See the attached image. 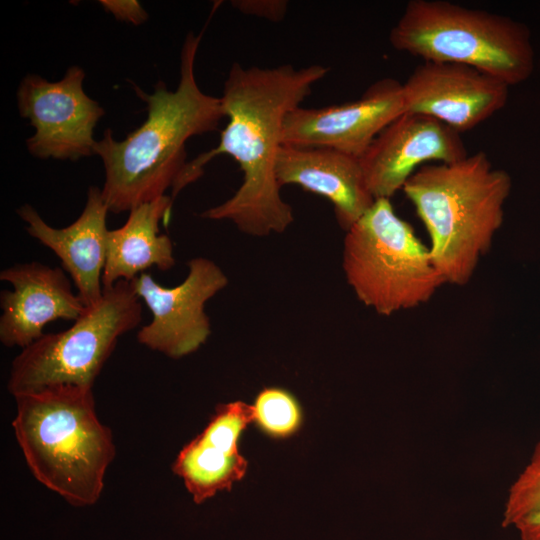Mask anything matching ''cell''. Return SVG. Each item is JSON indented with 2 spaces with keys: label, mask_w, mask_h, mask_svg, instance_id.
<instances>
[{
  "label": "cell",
  "mask_w": 540,
  "mask_h": 540,
  "mask_svg": "<svg viewBox=\"0 0 540 540\" xmlns=\"http://www.w3.org/2000/svg\"><path fill=\"white\" fill-rule=\"evenodd\" d=\"M232 6L240 12L278 22L284 19L288 1L284 0H236Z\"/></svg>",
  "instance_id": "ffe728a7"
},
{
  "label": "cell",
  "mask_w": 540,
  "mask_h": 540,
  "mask_svg": "<svg viewBox=\"0 0 540 540\" xmlns=\"http://www.w3.org/2000/svg\"><path fill=\"white\" fill-rule=\"evenodd\" d=\"M280 187L287 184L328 199L347 231L373 204L360 159L327 147L282 145L276 166Z\"/></svg>",
  "instance_id": "2e32d148"
},
{
  "label": "cell",
  "mask_w": 540,
  "mask_h": 540,
  "mask_svg": "<svg viewBox=\"0 0 540 540\" xmlns=\"http://www.w3.org/2000/svg\"><path fill=\"white\" fill-rule=\"evenodd\" d=\"M100 4L107 12L113 14V16L120 21L139 25L148 18V14L140 3L134 0H102L100 1Z\"/></svg>",
  "instance_id": "44dd1931"
},
{
  "label": "cell",
  "mask_w": 540,
  "mask_h": 540,
  "mask_svg": "<svg viewBox=\"0 0 540 540\" xmlns=\"http://www.w3.org/2000/svg\"><path fill=\"white\" fill-rule=\"evenodd\" d=\"M11 290L0 293V341L6 347L29 346L55 320H77L87 309L72 289L65 270L37 261L16 264L0 272Z\"/></svg>",
  "instance_id": "4fadbf2b"
},
{
  "label": "cell",
  "mask_w": 540,
  "mask_h": 540,
  "mask_svg": "<svg viewBox=\"0 0 540 540\" xmlns=\"http://www.w3.org/2000/svg\"><path fill=\"white\" fill-rule=\"evenodd\" d=\"M513 527L520 540H540V511L524 517Z\"/></svg>",
  "instance_id": "7402d4cb"
},
{
  "label": "cell",
  "mask_w": 540,
  "mask_h": 540,
  "mask_svg": "<svg viewBox=\"0 0 540 540\" xmlns=\"http://www.w3.org/2000/svg\"><path fill=\"white\" fill-rule=\"evenodd\" d=\"M173 198L162 196L129 211L123 226L109 230L103 288L120 280L132 281L151 267L167 271L175 265L171 239L159 233V223L167 219Z\"/></svg>",
  "instance_id": "e0dca14e"
},
{
  "label": "cell",
  "mask_w": 540,
  "mask_h": 540,
  "mask_svg": "<svg viewBox=\"0 0 540 540\" xmlns=\"http://www.w3.org/2000/svg\"><path fill=\"white\" fill-rule=\"evenodd\" d=\"M406 112L433 117L460 134L507 103L509 86L474 67L424 61L402 83Z\"/></svg>",
  "instance_id": "7c38bea8"
},
{
  "label": "cell",
  "mask_w": 540,
  "mask_h": 540,
  "mask_svg": "<svg viewBox=\"0 0 540 540\" xmlns=\"http://www.w3.org/2000/svg\"><path fill=\"white\" fill-rule=\"evenodd\" d=\"M512 179L482 151L452 163L420 167L402 188L430 239L432 261L446 283L464 286L504 221Z\"/></svg>",
  "instance_id": "3957f363"
},
{
  "label": "cell",
  "mask_w": 540,
  "mask_h": 540,
  "mask_svg": "<svg viewBox=\"0 0 540 540\" xmlns=\"http://www.w3.org/2000/svg\"><path fill=\"white\" fill-rule=\"evenodd\" d=\"M108 212L102 191L96 186L88 189L80 216L64 228L47 224L29 204L17 210L26 223L27 233L61 260L86 307L95 306L103 296L102 274L109 232L106 226Z\"/></svg>",
  "instance_id": "9a60e30c"
},
{
  "label": "cell",
  "mask_w": 540,
  "mask_h": 540,
  "mask_svg": "<svg viewBox=\"0 0 540 540\" xmlns=\"http://www.w3.org/2000/svg\"><path fill=\"white\" fill-rule=\"evenodd\" d=\"M468 156L461 134L441 121L405 112L385 127L359 158L374 199H391L423 165Z\"/></svg>",
  "instance_id": "8fae6325"
},
{
  "label": "cell",
  "mask_w": 540,
  "mask_h": 540,
  "mask_svg": "<svg viewBox=\"0 0 540 540\" xmlns=\"http://www.w3.org/2000/svg\"><path fill=\"white\" fill-rule=\"evenodd\" d=\"M132 281L103 288L98 304L68 329L44 333L13 359L7 389L13 397L56 385L93 387L118 340L142 320Z\"/></svg>",
  "instance_id": "52a82bcc"
},
{
  "label": "cell",
  "mask_w": 540,
  "mask_h": 540,
  "mask_svg": "<svg viewBox=\"0 0 540 540\" xmlns=\"http://www.w3.org/2000/svg\"><path fill=\"white\" fill-rule=\"evenodd\" d=\"M14 398L12 427L35 479L73 506L95 504L116 446L93 387L56 385Z\"/></svg>",
  "instance_id": "277c9868"
},
{
  "label": "cell",
  "mask_w": 540,
  "mask_h": 540,
  "mask_svg": "<svg viewBox=\"0 0 540 540\" xmlns=\"http://www.w3.org/2000/svg\"><path fill=\"white\" fill-rule=\"evenodd\" d=\"M201 35L190 32L180 55V79L170 91L158 82L152 94L133 84L147 105V119L119 141L110 129L93 152L103 162L102 196L109 212L121 213L164 196L173 188L186 162L185 143L195 135L217 130L225 117L220 97L204 93L194 65Z\"/></svg>",
  "instance_id": "7a4b0ae2"
},
{
  "label": "cell",
  "mask_w": 540,
  "mask_h": 540,
  "mask_svg": "<svg viewBox=\"0 0 540 540\" xmlns=\"http://www.w3.org/2000/svg\"><path fill=\"white\" fill-rule=\"evenodd\" d=\"M252 423L267 437L284 440L297 434L303 425V410L297 398L280 387L262 389L255 397Z\"/></svg>",
  "instance_id": "ac0fdd59"
},
{
  "label": "cell",
  "mask_w": 540,
  "mask_h": 540,
  "mask_svg": "<svg viewBox=\"0 0 540 540\" xmlns=\"http://www.w3.org/2000/svg\"><path fill=\"white\" fill-rule=\"evenodd\" d=\"M187 266L185 279L174 287L162 286L145 272L132 280L152 313L151 322L137 333L138 342L172 359L197 351L207 341L211 326L205 305L228 284L224 271L208 258H193Z\"/></svg>",
  "instance_id": "9c48e42d"
},
{
  "label": "cell",
  "mask_w": 540,
  "mask_h": 540,
  "mask_svg": "<svg viewBox=\"0 0 540 540\" xmlns=\"http://www.w3.org/2000/svg\"><path fill=\"white\" fill-rule=\"evenodd\" d=\"M540 511V441L517 478L510 485L505 500L501 526H514L524 517Z\"/></svg>",
  "instance_id": "d6986e66"
},
{
  "label": "cell",
  "mask_w": 540,
  "mask_h": 540,
  "mask_svg": "<svg viewBox=\"0 0 540 540\" xmlns=\"http://www.w3.org/2000/svg\"><path fill=\"white\" fill-rule=\"evenodd\" d=\"M406 112L402 83L382 78L351 102L291 111L282 145L327 147L360 158L376 136Z\"/></svg>",
  "instance_id": "30bf717a"
},
{
  "label": "cell",
  "mask_w": 540,
  "mask_h": 540,
  "mask_svg": "<svg viewBox=\"0 0 540 540\" xmlns=\"http://www.w3.org/2000/svg\"><path fill=\"white\" fill-rule=\"evenodd\" d=\"M251 423V405L242 401L220 404L205 428L180 450L172 470L196 504L229 491L245 477L248 462L240 451V440Z\"/></svg>",
  "instance_id": "5bb4252c"
},
{
  "label": "cell",
  "mask_w": 540,
  "mask_h": 540,
  "mask_svg": "<svg viewBox=\"0 0 540 540\" xmlns=\"http://www.w3.org/2000/svg\"><path fill=\"white\" fill-rule=\"evenodd\" d=\"M328 71L319 64L244 68L235 62L220 97L228 123L219 144L185 164L172 188V198L196 181L214 157L228 154L242 170V183L229 199L200 216L228 220L255 237L284 232L294 221L293 209L282 199L275 174L284 121Z\"/></svg>",
  "instance_id": "6da1fadb"
},
{
  "label": "cell",
  "mask_w": 540,
  "mask_h": 540,
  "mask_svg": "<svg viewBox=\"0 0 540 540\" xmlns=\"http://www.w3.org/2000/svg\"><path fill=\"white\" fill-rule=\"evenodd\" d=\"M84 78L83 69L72 66L56 82L36 74L21 81L18 110L35 129L26 141L33 156L77 160L94 154V128L105 112L83 90Z\"/></svg>",
  "instance_id": "ba28073f"
},
{
  "label": "cell",
  "mask_w": 540,
  "mask_h": 540,
  "mask_svg": "<svg viewBox=\"0 0 540 540\" xmlns=\"http://www.w3.org/2000/svg\"><path fill=\"white\" fill-rule=\"evenodd\" d=\"M342 267L358 300L384 316L428 302L446 283L429 247L387 198L375 199L346 231Z\"/></svg>",
  "instance_id": "8992f818"
},
{
  "label": "cell",
  "mask_w": 540,
  "mask_h": 540,
  "mask_svg": "<svg viewBox=\"0 0 540 540\" xmlns=\"http://www.w3.org/2000/svg\"><path fill=\"white\" fill-rule=\"evenodd\" d=\"M389 41L394 49L424 61L471 66L508 86L525 81L534 69L524 24L445 0H410Z\"/></svg>",
  "instance_id": "5b68a950"
}]
</instances>
